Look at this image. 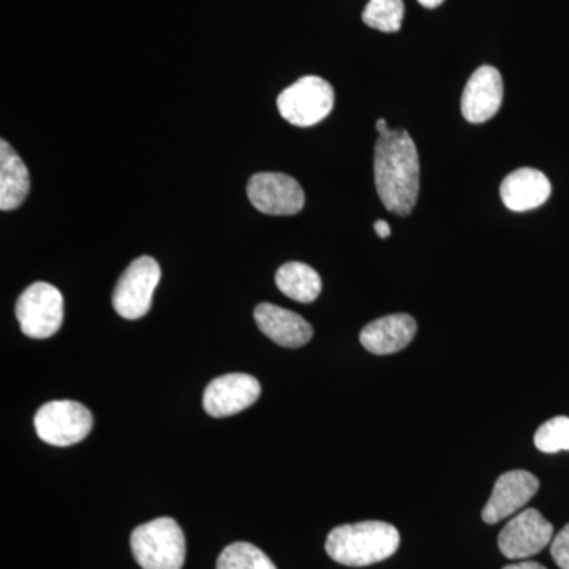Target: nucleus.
I'll return each mask as SVG.
<instances>
[{"label":"nucleus","mask_w":569,"mask_h":569,"mask_svg":"<svg viewBox=\"0 0 569 569\" xmlns=\"http://www.w3.org/2000/svg\"><path fill=\"white\" fill-rule=\"evenodd\" d=\"M373 174L381 203L389 212L408 216L419 194V156L407 130L378 134Z\"/></svg>","instance_id":"1"},{"label":"nucleus","mask_w":569,"mask_h":569,"mask_svg":"<svg viewBox=\"0 0 569 569\" xmlns=\"http://www.w3.org/2000/svg\"><path fill=\"white\" fill-rule=\"evenodd\" d=\"M399 546V531L391 523L380 520L337 527L326 539L328 556L337 563L351 568L380 563L395 556Z\"/></svg>","instance_id":"2"},{"label":"nucleus","mask_w":569,"mask_h":569,"mask_svg":"<svg viewBox=\"0 0 569 569\" xmlns=\"http://www.w3.org/2000/svg\"><path fill=\"white\" fill-rule=\"evenodd\" d=\"M130 546L142 569H182L186 563V537L171 518L153 519L137 527Z\"/></svg>","instance_id":"3"},{"label":"nucleus","mask_w":569,"mask_h":569,"mask_svg":"<svg viewBox=\"0 0 569 569\" xmlns=\"http://www.w3.org/2000/svg\"><path fill=\"white\" fill-rule=\"evenodd\" d=\"M335 102L332 86L323 78L309 74L280 93L277 108L291 126L312 127L331 114Z\"/></svg>","instance_id":"4"},{"label":"nucleus","mask_w":569,"mask_h":569,"mask_svg":"<svg viewBox=\"0 0 569 569\" xmlns=\"http://www.w3.org/2000/svg\"><path fill=\"white\" fill-rule=\"evenodd\" d=\"M37 436L52 447H71L91 433V411L73 400H54L44 403L33 419Z\"/></svg>","instance_id":"5"},{"label":"nucleus","mask_w":569,"mask_h":569,"mask_svg":"<svg viewBox=\"0 0 569 569\" xmlns=\"http://www.w3.org/2000/svg\"><path fill=\"white\" fill-rule=\"evenodd\" d=\"M160 277L162 271L152 257H140L134 260L112 291V307L116 312L126 320H140L148 316Z\"/></svg>","instance_id":"6"},{"label":"nucleus","mask_w":569,"mask_h":569,"mask_svg":"<svg viewBox=\"0 0 569 569\" xmlns=\"http://www.w3.org/2000/svg\"><path fill=\"white\" fill-rule=\"evenodd\" d=\"M22 332L32 339H50L61 329L63 298L51 283L37 282L26 288L17 302Z\"/></svg>","instance_id":"7"},{"label":"nucleus","mask_w":569,"mask_h":569,"mask_svg":"<svg viewBox=\"0 0 569 569\" xmlns=\"http://www.w3.org/2000/svg\"><path fill=\"white\" fill-rule=\"evenodd\" d=\"M553 539V527L538 509L518 512L498 535V549L507 559L523 560L548 548Z\"/></svg>","instance_id":"8"},{"label":"nucleus","mask_w":569,"mask_h":569,"mask_svg":"<svg viewBox=\"0 0 569 569\" xmlns=\"http://www.w3.org/2000/svg\"><path fill=\"white\" fill-rule=\"evenodd\" d=\"M253 208L266 216H296L306 203L301 183L283 173H258L247 183Z\"/></svg>","instance_id":"9"},{"label":"nucleus","mask_w":569,"mask_h":569,"mask_svg":"<svg viewBox=\"0 0 569 569\" xmlns=\"http://www.w3.org/2000/svg\"><path fill=\"white\" fill-rule=\"evenodd\" d=\"M261 396V385L247 373H228L206 388L203 407L212 418H227L252 407Z\"/></svg>","instance_id":"10"},{"label":"nucleus","mask_w":569,"mask_h":569,"mask_svg":"<svg viewBox=\"0 0 569 569\" xmlns=\"http://www.w3.org/2000/svg\"><path fill=\"white\" fill-rule=\"evenodd\" d=\"M539 490L538 478L526 470L508 471L497 479L492 496L482 509L486 523H498L518 515Z\"/></svg>","instance_id":"11"},{"label":"nucleus","mask_w":569,"mask_h":569,"mask_svg":"<svg viewBox=\"0 0 569 569\" xmlns=\"http://www.w3.org/2000/svg\"><path fill=\"white\" fill-rule=\"evenodd\" d=\"M503 103V80L496 67H479L462 93L463 118L471 123L488 122L497 114Z\"/></svg>","instance_id":"12"},{"label":"nucleus","mask_w":569,"mask_h":569,"mask_svg":"<svg viewBox=\"0 0 569 569\" xmlns=\"http://www.w3.org/2000/svg\"><path fill=\"white\" fill-rule=\"evenodd\" d=\"M254 321L260 331L280 347H305L313 337V328L309 321L291 310L269 302L254 309Z\"/></svg>","instance_id":"13"},{"label":"nucleus","mask_w":569,"mask_h":569,"mask_svg":"<svg viewBox=\"0 0 569 569\" xmlns=\"http://www.w3.org/2000/svg\"><path fill=\"white\" fill-rule=\"evenodd\" d=\"M417 331L418 325L413 317L407 313H395L367 325L359 335V340L370 353L392 355L410 346Z\"/></svg>","instance_id":"14"},{"label":"nucleus","mask_w":569,"mask_h":569,"mask_svg":"<svg viewBox=\"0 0 569 569\" xmlns=\"http://www.w3.org/2000/svg\"><path fill=\"white\" fill-rule=\"evenodd\" d=\"M552 193L548 176L533 168H520L500 186L503 204L512 212H527L546 203Z\"/></svg>","instance_id":"15"},{"label":"nucleus","mask_w":569,"mask_h":569,"mask_svg":"<svg viewBox=\"0 0 569 569\" xmlns=\"http://www.w3.org/2000/svg\"><path fill=\"white\" fill-rule=\"evenodd\" d=\"M31 192V176L10 142L0 141V209L14 211Z\"/></svg>","instance_id":"16"},{"label":"nucleus","mask_w":569,"mask_h":569,"mask_svg":"<svg viewBox=\"0 0 569 569\" xmlns=\"http://www.w3.org/2000/svg\"><path fill=\"white\" fill-rule=\"evenodd\" d=\"M276 284L287 298L301 305L316 301L323 287L316 269L298 261L280 266L276 274Z\"/></svg>","instance_id":"17"},{"label":"nucleus","mask_w":569,"mask_h":569,"mask_svg":"<svg viewBox=\"0 0 569 569\" xmlns=\"http://www.w3.org/2000/svg\"><path fill=\"white\" fill-rule=\"evenodd\" d=\"M403 13V0H369L362 11V21L376 31L399 32L402 28Z\"/></svg>","instance_id":"18"},{"label":"nucleus","mask_w":569,"mask_h":569,"mask_svg":"<svg viewBox=\"0 0 569 569\" xmlns=\"http://www.w3.org/2000/svg\"><path fill=\"white\" fill-rule=\"evenodd\" d=\"M217 569H277L272 560L250 542H234L224 548Z\"/></svg>","instance_id":"19"},{"label":"nucleus","mask_w":569,"mask_h":569,"mask_svg":"<svg viewBox=\"0 0 569 569\" xmlns=\"http://www.w3.org/2000/svg\"><path fill=\"white\" fill-rule=\"evenodd\" d=\"M535 447L546 455L569 451V418H552L539 427L535 433Z\"/></svg>","instance_id":"20"},{"label":"nucleus","mask_w":569,"mask_h":569,"mask_svg":"<svg viewBox=\"0 0 569 569\" xmlns=\"http://www.w3.org/2000/svg\"><path fill=\"white\" fill-rule=\"evenodd\" d=\"M550 556L560 569H569V523L550 542Z\"/></svg>","instance_id":"21"},{"label":"nucleus","mask_w":569,"mask_h":569,"mask_svg":"<svg viewBox=\"0 0 569 569\" xmlns=\"http://www.w3.org/2000/svg\"><path fill=\"white\" fill-rule=\"evenodd\" d=\"M373 230H376V233L380 236L381 239H387L391 236V227H389V223L385 222V220H378V222L373 224Z\"/></svg>","instance_id":"22"},{"label":"nucleus","mask_w":569,"mask_h":569,"mask_svg":"<svg viewBox=\"0 0 569 569\" xmlns=\"http://www.w3.org/2000/svg\"><path fill=\"white\" fill-rule=\"evenodd\" d=\"M503 569H548L537 561H520V563L508 565Z\"/></svg>","instance_id":"23"},{"label":"nucleus","mask_w":569,"mask_h":569,"mask_svg":"<svg viewBox=\"0 0 569 569\" xmlns=\"http://www.w3.org/2000/svg\"><path fill=\"white\" fill-rule=\"evenodd\" d=\"M376 129L378 134H385L388 132H391V129H389L388 122L385 121V119H378L376 123Z\"/></svg>","instance_id":"24"},{"label":"nucleus","mask_w":569,"mask_h":569,"mask_svg":"<svg viewBox=\"0 0 569 569\" xmlns=\"http://www.w3.org/2000/svg\"><path fill=\"white\" fill-rule=\"evenodd\" d=\"M418 2L421 3L422 7H426V9H437L445 0H418Z\"/></svg>","instance_id":"25"}]
</instances>
